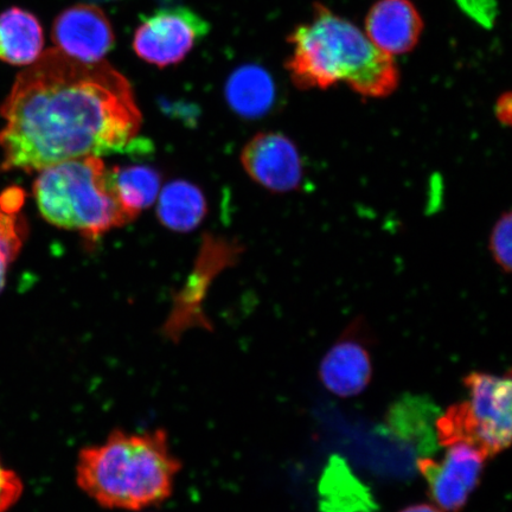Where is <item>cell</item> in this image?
Returning <instances> with one entry per match:
<instances>
[{
  "label": "cell",
  "mask_w": 512,
  "mask_h": 512,
  "mask_svg": "<svg viewBox=\"0 0 512 512\" xmlns=\"http://www.w3.org/2000/svg\"><path fill=\"white\" fill-rule=\"evenodd\" d=\"M399 512H445L441 510L439 507H435L432 504H414L409 505V507L402 509Z\"/></svg>",
  "instance_id": "cell-22"
},
{
  "label": "cell",
  "mask_w": 512,
  "mask_h": 512,
  "mask_svg": "<svg viewBox=\"0 0 512 512\" xmlns=\"http://www.w3.org/2000/svg\"><path fill=\"white\" fill-rule=\"evenodd\" d=\"M226 96L229 106L241 117L259 118L274 104L275 85L264 68L243 66L230 75Z\"/></svg>",
  "instance_id": "cell-14"
},
{
  "label": "cell",
  "mask_w": 512,
  "mask_h": 512,
  "mask_svg": "<svg viewBox=\"0 0 512 512\" xmlns=\"http://www.w3.org/2000/svg\"><path fill=\"white\" fill-rule=\"evenodd\" d=\"M24 483L21 476L6 467L0 459V512H9L21 501Z\"/></svg>",
  "instance_id": "cell-19"
},
{
  "label": "cell",
  "mask_w": 512,
  "mask_h": 512,
  "mask_svg": "<svg viewBox=\"0 0 512 512\" xmlns=\"http://www.w3.org/2000/svg\"><path fill=\"white\" fill-rule=\"evenodd\" d=\"M34 197L44 220L91 241L132 221L119 201L113 169L101 157L76 158L42 170Z\"/></svg>",
  "instance_id": "cell-4"
},
{
  "label": "cell",
  "mask_w": 512,
  "mask_h": 512,
  "mask_svg": "<svg viewBox=\"0 0 512 512\" xmlns=\"http://www.w3.org/2000/svg\"><path fill=\"white\" fill-rule=\"evenodd\" d=\"M319 377L330 393L342 399L354 398L368 388L373 379V361L355 326H350L347 334L326 352Z\"/></svg>",
  "instance_id": "cell-10"
},
{
  "label": "cell",
  "mask_w": 512,
  "mask_h": 512,
  "mask_svg": "<svg viewBox=\"0 0 512 512\" xmlns=\"http://www.w3.org/2000/svg\"><path fill=\"white\" fill-rule=\"evenodd\" d=\"M113 174L119 201L131 220L157 200L160 176L156 170L147 166H125L114 168Z\"/></svg>",
  "instance_id": "cell-17"
},
{
  "label": "cell",
  "mask_w": 512,
  "mask_h": 512,
  "mask_svg": "<svg viewBox=\"0 0 512 512\" xmlns=\"http://www.w3.org/2000/svg\"><path fill=\"white\" fill-rule=\"evenodd\" d=\"M57 49L73 59L95 63L114 47L115 36L110 19L98 6L74 5L57 16L53 27Z\"/></svg>",
  "instance_id": "cell-9"
},
{
  "label": "cell",
  "mask_w": 512,
  "mask_h": 512,
  "mask_svg": "<svg viewBox=\"0 0 512 512\" xmlns=\"http://www.w3.org/2000/svg\"><path fill=\"white\" fill-rule=\"evenodd\" d=\"M209 30L206 19L184 6L160 9L143 19L133 48L140 59L164 68L183 61Z\"/></svg>",
  "instance_id": "cell-6"
},
{
  "label": "cell",
  "mask_w": 512,
  "mask_h": 512,
  "mask_svg": "<svg viewBox=\"0 0 512 512\" xmlns=\"http://www.w3.org/2000/svg\"><path fill=\"white\" fill-rule=\"evenodd\" d=\"M157 213L165 227L176 232H190L206 217V198L194 184L172 182L160 192Z\"/></svg>",
  "instance_id": "cell-15"
},
{
  "label": "cell",
  "mask_w": 512,
  "mask_h": 512,
  "mask_svg": "<svg viewBox=\"0 0 512 512\" xmlns=\"http://www.w3.org/2000/svg\"><path fill=\"white\" fill-rule=\"evenodd\" d=\"M43 46L41 24L30 12L11 8L0 14V61L30 66L42 55Z\"/></svg>",
  "instance_id": "cell-13"
},
{
  "label": "cell",
  "mask_w": 512,
  "mask_h": 512,
  "mask_svg": "<svg viewBox=\"0 0 512 512\" xmlns=\"http://www.w3.org/2000/svg\"><path fill=\"white\" fill-rule=\"evenodd\" d=\"M463 9L483 24H488L494 18L495 0H458Z\"/></svg>",
  "instance_id": "cell-20"
},
{
  "label": "cell",
  "mask_w": 512,
  "mask_h": 512,
  "mask_svg": "<svg viewBox=\"0 0 512 512\" xmlns=\"http://www.w3.org/2000/svg\"><path fill=\"white\" fill-rule=\"evenodd\" d=\"M181 470L162 428L114 430L104 443L82 448L76 484L102 508L139 511L164 503Z\"/></svg>",
  "instance_id": "cell-2"
},
{
  "label": "cell",
  "mask_w": 512,
  "mask_h": 512,
  "mask_svg": "<svg viewBox=\"0 0 512 512\" xmlns=\"http://www.w3.org/2000/svg\"><path fill=\"white\" fill-rule=\"evenodd\" d=\"M241 163L254 182L277 194H287L302 185L303 158L297 145L283 133L256 134L243 147Z\"/></svg>",
  "instance_id": "cell-8"
},
{
  "label": "cell",
  "mask_w": 512,
  "mask_h": 512,
  "mask_svg": "<svg viewBox=\"0 0 512 512\" xmlns=\"http://www.w3.org/2000/svg\"><path fill=\"white\" fill-rule=\"evenodd\" d=\"M293 54L286 68L298 88L326 89L347 83L366 98H386L399 86V70L390 56L356 25L316 4L309 23L288 37Z\"/></svg>",
  "instance_id": "cell-3"
},
{
  "label": "cell",
  "mask_w": 512,
  "mask_h": 512,
  "mask_svg": "<svg viewBox=\"0 0 512 512\" xmlns=\"http://www.w3.org/2000/svg\"><path fill=\"white\" fill-rule=\"evenodd\" d=\"M318 492L322 512H371L376 509L368 488L338 456L330 458L320 478Z\"/></svg>",
  "instance_id": "cell-12"
},
{
  "label": "cell",
  "mask_w": 512,
  "mask_h": 512,
  "mask_svg": "<svg viewBox=\"0 0 512 512\" xmlns=\"http://www.w3.org/2000/svg\"><path fill=\"white\" fill-rule=\"evenodd\" d=\"M447 448L441 462L421 458L418 469L435 504L445 512H460L477 489L489 457L480 448L467 443Z\"/></svg>",
  "instance_id": "cell-7"
},
{
  "label": "cell",
  "mask_w": 512,
  "mask_h": 512,
  "mask_svg": "<svg viewBox=\"0 0 512 512\" xmlns=\"http://www.w3.org/2000/svg\"><path fill=\"white\" fill-rule=\"evenodd\" d=\"M496 117L504 126L511 125L512 101L511 94L505 93L496 102L495 107Z\"/></svg>",
  "instance_id": "cell-21"
},
{
  "label": "cell",
  "mask_w": 512,
  "mask_h": 512,
  "mask_svg": "<svg viewBox=\"0 0 512 512\" xmlns=\"http://www.w3.org/2000/svg\"><path fill=\"white\" fill-rule=\"evenodd\" d=\"M424 23L408 0H381L369 11L367 36L384 53H408L418 43Z\"/></svg>",
  "instance_id": "cell-11"
},
{
  "label": "cell",
  "mask_w": 512,
  "mask_h": 512,
  "mask_svg": "<svg viewBox=\"0 0 512 512\" xmlns=\"http://www.w3.org/2000/svg\"><path fill=\"white\" fill-rule=\"evenodd\" d=\"M23 201L21 189H9L0 195V293L28 236L27 222L19 215Z\"/></svg>",
  "instance_id": "cell-16"
},
{
  "label": "cell",
  "mask_w": 512,
  "mask_h": 512,
  "mask_svg": "<svg viewBox=\"0 0 512 512\" xmlns=\"http://www.w3.org/2000/svg\"><path fill=\"white\" fill-rule=\"evenodd\" d=\"M512 216L511 211H505L496 221L491 230L489 249L492 258L502 271L509 274L512 267Z\"/></svg>",
  "instance_id": "cell-18"
},
{
  "label": "cell",
  "mask_w": 512,
  "mask_h": 512,
  "mask_svg": "<svg viewBox=\"0 0 512 512\" xmlns=\"http://www.w3.org/2000/svg\"><path fill=\"white\" fill-rule=\"evenodd\" d=\"M0 115L2 171L41 172L124 151L143 123L123 74L105 61L81 62L57 48L18 75Z\"/></svg>",
  "instance_id": "cell-1"
},
{
  "label": "cell",
  "mask_w": 512,
  "mask_h": 512,
  "mask_svg": "<svg viewBox=\"0 0 512 512\" xmlns=\"http://www.w3.org/2000/svg\"><path fill=\"white\" fill-rule=\"evenodd\" d=\"M470 400L451 406L440 418V430L450 443H467L489 458L510 446L511 374L497 376L472 371L464 377Z\"/></svg>",
  "instance_id": "cell-5"
}]
</instances>
